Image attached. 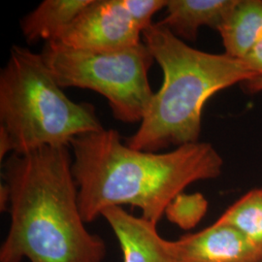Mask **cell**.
I'll list each match as a JSON object with an SVG mask.
<instances>
[{
    "instance_id": "obj_1",
    "label": "cell",
    "mask_w": 262,
    "mask_h": 262,
    "mask_svg": "<svg viewBox=\"0 0 262 262\" xmlns=\"http://www.w3.org/2000/svg\"><path fill=\"white\" fill-rule=\"evenodd\" d=\"M72 172L85 224L110 207L139 208L142 217L159 223L169 204L191 184L221 176L224 159L205 142L167 152L134 150L118 131L81 134L71 141Z\"/></svg>"
},
{
    "instance_id": "obj_2",
    "label": "cell",
    "mask_w": 262,
    "mask_h": 262,
    "mask_svg": "<svg viewBox=\"0 0 262 262\" xmlns=\"http://www.w3.org/2000/svg\"><path fill=\"white\" fill-rule=\"evenodd\" d=\"M68 147L12 154L2 165L10 226L0 262H103V239L85 227Z\"/></svg>"
},
{
    "instance_id": "obj_3",
    "label": "cell",
    "mask_w": 262,
    "mask_h": 262,
    "mask_svg": "<svg viewBox=\"0 0 262 262\" xmlns=\"http://www.w3.org/2000/svg\"><path fill=\"white\" fill-rule=\"evenodd\" d=\"M143 36L162 69L163 83L138 130L125 140L131 149L159 152L199 142L207 101L225 89L258 77L242 59L191 48L159 23Z\"/></svg>"
},
{
    "instance_id": "obj_4",
    "label": "cell",
    "mask_w": 262,
    "mask_h": 262,
    "mask_svg": "<svg viewBox=\"0 0 262 262\" xmlns=\"http://www.w3.org/2000/svg\"><path fill=\"white\" fill-rule=\"evenodd\" d=\"M93 104L76 103L56 83L41 54L14 45L0 72V159L45 147H68L102 130Z\"/></svg>"
},
{
    "instance_id": "obj_5",
    "label": "cell",
    "mask_w": 262,
    "mask_h": 262,
    "mask_svg": "<svg viewBox=\"0 0 262 262\" xmlns=\"http://www.w3.org/2000/svg\"><path fill=\"white\" fill-rule=\"evenodd\" d=\"M41 56L60 88L103 95L120 122L135 123L145 118L155 94L148 79L155 59L144 43L120 52L96 53L48 42Z\"/></svg>"
},
{
    "instance_id": "obj_6",
    "label": "cell",
    "mask_w": 262,
    "mask_h": 262,
    "mask_svg": "<svg viewBox=\"0 0 262 262\" xmlns=\"http://www.w3.org/2000/svg\"><path fill=\"white\" fill-rule=\"evenodd\" d=\"M141 34L125 0H92L56 43L81 51L113 53L139 45Z\"/></svg>"
},
{
    "instance_id": "obj_7",
    "label": "cell",
    "mask_w": 262,
    "mask_h": 262,
    "mask_svg": "<svg viewBox=\"0 0 262 262\" xmlns=\"http://www.w3.org/2000/svg\"><path fill=\"white\" fill-rule=\"evenodd\" d=\"M170 262H259L262 251L230 225L215 222L206 228L166 240Z\"/></svg>"
},
{
    "instance_id": "obj_8",
    "label": "cell",
    "mask_w": 262,
    "mask_h": 262,
    "mask_svg": "<svg viewBox=\"0 0 262 262\" xmlns=\"http://www.w3.org/2000/svg\"><path fill=\"white\" fill-rule=\"evenodd\" d=\"M101 215L119 241L123 262H170L166 239L159 234L157 224L131 215L123 207L107 208Z\"/></svg>"
},
{
    "instance_id": "obj_9",
    "label": "cell",
    "mask_w": 262,
    "mask_h": 262,
    "mask_svg": "<svg viewBox=\"0 0 262 262\" xmlns=\"http://www.w3.org/2000/svg\"><path fill=\"white\" fill-rule=\"evenodd\" d=\"M238 0H168L167 15L159 24L177 37L195 41L199 28L219 30L234 9Z\"/></svg>"
},
{
    "instance_id": "obj_10",
    "label": "cell",
    "mask_w": 262,
    "mask_h": 262,
    "mask_svg": "<svg viewBox=\"0 0 262 262\" xmlns=\"http://www.w3.org/2000/svg\"><path fill=\"white\" fill-rule=\"evenodd\" d=\"M92 0H44L20 19L23 36L28 44L40 40L56 42Z\"/></svg>"
},
{
    "instance_id": "obj_11",
    "label": "cell",
    "mask_w": 262,
    "mask_h": 262,
    "mask_svg": "<svg viewBox=\"0 0 262 262\" xmlns=\"http://www.w3.org/2000/svg\"><path fill=\"white\" fill-rule=\"evenodd\" d=\"M217 31L225 55L243 60L262 36V0H238Z\"/></svg>"
},
{
    "instance_id": "obj_12",
    "label": "cell",
    "mask_w": 262,
    "mask_h": 262,
    "mask_svg": "<svg viewBox=\"0 0 262 262\" xmlns=\"http://www.w3.org/2000/svg\"><path fill=\"white\" fill-rule=\"evenodd\" d=\"M215 222L232 226L262 251V187L239 198Z\"/></svg>"
},
{
    "instance_id": "obj_13",
    "label": "cell",
    "mask_w": 262,
    "mask_h": 262,
    "mask_svg": "<svg viewBox=\"0 0 262 262\" xmlns=\"http://www.w3.org/2000/svg\"><path fill=\"white\" fill-rule=\"evenodd\" d=\"M208 201L201 193H180L169 204L165 215L172 224L188 230L195 227L206 215Z\"/></svg>"
},
{
    "instance_id": "obj_14",
    "label": "cell",
    "mask_w": 262,
    "mask_h": 262,
    "mask_svg": "<svg viewBox=\"0 0 262 262\" xmlns=\"http://www.w3.org/2000/svg\"><path fill=\"white\" fill-rule=\"evenodd\" d=\"M243 60L258 74V77H262V36Z\"/></svg>"
},
{
    "instance_id": "obj_15",
    "label": "cell",
    "mask_w": 262,
    "mask_h": 262,
    "mask_svg": "<svg viewBox=\"0 0 262 262\" xmlns=\"http://www.w3.org/2000/svg\"><path fill=\"white\" fill-rule=\"evenodd\" d=\"M244 86L246 90L252 94H256V93H262V77H258L253 79L249 82H246Z\"/></svg>"
},
{
    "instance_id": "obj_16",
    "label": "cell",
    "mask_w": 262,
    "mask_h": 262,
    "mask_svg": "<svg viewBox=\"0 0 262 262\" xmlns=\"http://www.w3.org/2000/svg\"><path fill=\"white\" fill-rule=\"evenodd\" d=\"M259 262H262V257H261V259H260V261Z\"/></svg>"
}]
</instances>
